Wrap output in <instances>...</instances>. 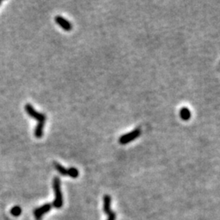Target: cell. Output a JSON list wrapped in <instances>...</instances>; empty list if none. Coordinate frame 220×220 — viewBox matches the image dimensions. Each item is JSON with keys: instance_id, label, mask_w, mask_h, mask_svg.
Returning a JSON list of instances; mask_svg holds the SVG:
<instances>
[{"instance_id": "cell-8", "label": "cell", "mask_w": 220, "mask_h": 220, "mask_svg": "<svg viewBox=\"0 0 220 220\" xmlns=\"http://www.w3.org/2000/svg\"><path fill=\"white\" fill-rule=\"evenodd\" d=\"M54 166H55V168L56 169V170L60 173V174H62V175L64 176L67 175V170H68V169L64 167L62 165H61V164L58 163V162H54Z\"/></svg>"}, {"instance_id": "cell-4", "label": "cell", "mask_w": 220, "mask_h": 220, "mask_svg": "<svg viewBox=\"0 0 220 220\" xmlns=\"http://www.w3.org/2000/svg\"><path fill=\"white\" fill-rule=\"evenodd\" d=\"M51 209V206L50 204H45L43 206H41L39 208L36 209V210L34 211V214H35V217L37 220H40L42 218V216L43 214H46V213L49 212Z\"/></svg>"}, {"instance_id": "cell-10", "label": "cell", "mask_w": 220, "mask_h": 220, "mask_svg": "<svg viewBox=\"0 0 220 220\" xmlns=\"http://www.w3.org/2000/svg\"><path fill=\"white\" fill-rule=\"evenodd\" d=\"M22 212V210L20 209V206H14L13 208L11 210V214L13 215V216L18 217L20 214Z\"/></svg>"}, {"instance_id": "cell-9", "label": "cell", "mask_w": 220, "mask_h": 220, "mask_svg": "<svg viewBox=\"0 0 220 220\" xmlns=\"http://www.w3.org/2000/svg\"><path fill=\"white\" fill-rule=\"evenodd\" d=\"M67 175L70 176L71 178H73V179H76V178L78 177L79 172L77 168L71 167L67 170Z\"/></svg>"}, {"instance_id": "cell-12", "label": "cell", "mask_w": 220, "mask_h": 220, "mask_svg": "<svg viewBox=\"0 0 220 220\" xmlns=\"http://www.w3.org/2000/svg\"><path fill=\"white\" fill-rule=\"evenodd\" d=\"M0 4H1V1H0Z\"/></svg>"}, {"instance_id": "cell-7", "label": "cell", "mask_w": 220, "mask_h": 220, "mask_svg": "<svg viewBox=\"0 0 220 220\" xmlns=\"http://www.w3.org/2000/svg\"><path fill=\"white\" fill-rule=\"evenodd\" d=\"M180 116L182 120L188 121L191 118V117H192V113H191V111H190V109L188 108L184 107L180 109Z\"/></svg>"}, {"instance_id": "cell-11", "label": "cell", "mask_w": 220, "mask_h": 220, "mask_svg": "<svg viewBox=\"0 0 220 220\" xmlns=\"http://www.w3.org/2000/svg\"><path fill=\"white\" fill-rule=\"evenodd\" d=\"M116 219V214L114 212H111L109 214V218L107 220H115Z\"/></svg>"}, {"instance_id": "cell-1", "label": "cell", "mask_w": 220, "mask_h": 220, "mask_svg": "<svg viewBox=\"0 0 220 220\" xmlns=\"http://www.w3.org/2000/svg\"><path fill=\"white\" fill-rule=\"evenodd\" d=\"M24 109L29 115L32 118L38 121V125L35 129V135L36 138H42L43 135V128H44L45 121L46 120V117L43 113H39L30 104H26L24 106Z\"/></svg>"}, {"instance_id": "cell-3", "label": "cell", "mask_w": 220, "mask_h": 220, "mask_svg": "<svg viewBox=\"0 0 220 220\" xmlns=\"http://www.w3.org/2000/svg\"><path fill=\"white\" fill-rule=\"evenodd\" d=\"M140 134H141V130L139 129V128H136V129H135L131 132H130V133L121 135L119 139V143L121 144H126V143L135 140V139H137L140 135Z\"/></svg>"}, {"instance_id": "cell-5", "label": "cell", "mask_w": 220, "mask_h": 220, "mask_svg": "<svg viewBox=\"0 0 220 220\" xmlns=\"http://www.w3.org/2000/svg\"><path fill=\"white\" fill-rule=\"evenodd\" d=\"M55 20H56V24H58L59 25H60L63 30H65L70 31L71 30H72V28H73V27H72V24H71V23L69 22V20H67L66 19H65L64 17H62V16H56Z\"/></svg>"}, {"instance_id": "cell-2", "label": "cell", "mask_w": 220, "mask_h": 220, "mask_svg": "<svg viewBox=\"0 0 220 220\" xmlns=\"http://www.w3.org/2000/svg\"><path fill=\"white\" fill-rule=\"evenodd\" d=\"M53 188L55 192V200L53 201V206L56 208H61L63 206V196L61 188V180L58 177L53 179Z\"/></svg>"}, {"instance_id": "cell-6", "label": "cell", "mask_w": 220, "mask_h": 220, "mask_svg": "<svg viewBox=\"0 0 220 220\" xmlns=\"http://www.w3.org/2000/svg\"><path fill=\"white\" fill-rule=\"evenodd\" d=\"M110 206H111V197L109 195H105L104 196L103 209L104 212L106 214H108V215L112 212L111 209H110Z\"/></svg>"}]
</instances>
